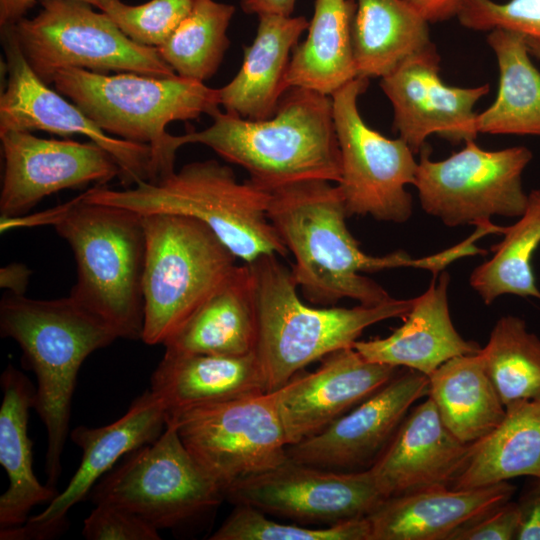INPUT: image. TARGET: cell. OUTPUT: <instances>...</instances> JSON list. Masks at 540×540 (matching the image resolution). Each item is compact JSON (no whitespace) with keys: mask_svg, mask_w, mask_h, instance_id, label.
Listing matches in <instances>:
<instances>
[{"mask_svg":"<svg viewBox=\"0 0 540 540\" xmlns=\"http://www.w3.org/2000/svg\"><path fill=\"white\" fill-rule=\"evenodd\" d=\"M503 234L493 256L472 272L470 285L487 305L507 294L540 299L531 265L540 245V190L528 194L524 213Z\"/></svg>","mask_w":540,"mask_h":540,"instance_id":"33","label":"cell"},{"mask_svg":"<svg viewBox=\"0 0 540 540\" xmlns=\"http://www.w3.org/2000/svg\"><path fill=\"white\" fill-rule=\"evenodd\" d=\"M225 499L298 524L332 525L367 517L386 497L369 468L337 471L288 458L273 469L235 482Z\"/></svg>","mask_w":540,"mask_h":540,"instance_id":"14","label":"cell"},{"mask_svg":"<svg viewBox=\"0 0 540 540\" xmlns=\"http://www.w3.org/2000/svg\"><path fill=\"white\" fill-rule=\"evenodd\" d=\"M31 270L22 263H10L0 269V287L14 295H25Z\"/></svg>","mask_w":540,"mask_h":540,"instance_id":"43","label":"cell"},{"mask_svg":"<svg viewBox=\"0 0 540 540\" xmlns=\"http://www.w3.org/2000/svg\"><path fill=\"white\" fill-rule=\"evenodd\" d=\"M367 517L356 518L323 528L284 524L271 520L264 512L237 504L210 537L212 540H370Z\"/></svg>","mask_w":540,"mask_h":540,"instance_id":"36","label":"cell"},{"mask_svg":"<svg viewBox=\"0 0 540 540\" xmlns=\"http://www.w3.org/2000/svg\"><path fill=\"white\" fill-rule=\"evenodd\" d=\"M180 439L223 490L288 459L271 392L182 410L167 418Z\"/></svg>","mask_w":540,"mask_h":540,"instance_id":"13","label":"cell"},{"mask_svg":"<svg viewBox=\"0 0 540 540\" xmlns=\"http://www.w3.org/2000/svg\"><path fill=\"white\" fill-rule=\"evenodd\" d=\"M487 43L497 58L499 87L493 104L476 114L477 132L540 136V71L530 59L527 37L494 29Z\"/></svg>","mask_w":540,"mask_h":540,"instance_id":"32","label":"cell"},{"mask_svg":"<svg viewBox=\"0 0 540 540\" xmlns=\"http://www.w3.org/2000/svg\"><path fill=\"white\" fill-rule=\"evenodd\" d=\"M450 277L436 275L428 289L414 298L404 323L385 338L356 341L353 347L367 360L396 368L405 367L429 376L447 360L478 353L481 347L455 329L449 311Z\"/></svg>","mask_w":540,"mask_h":540,"instance_id":"23","label":"cell"},{"mask_svg":"<svg viewBox=\"0 0 540 540\" xmlns=\"http://www.w3.org/2000/svg\"><path fill=\"white\" fill-rule=\"evenodd\" d=\"M51 84L106 133L150 145L156 180L175 171L177 150L166 126L173 121L197 119L202 114L212 116L220 106L218 89L178 75H108L65 68L54 73Z\"/></svg>","mask_w":540,"mask_h":540,"instance_id":"7","label":"cell"},{"mask_svg":"<svg viewBox=\"0 0 540 540\" xmlns=\"http://www.w3.org/2000/svg\"><path fill=\"white\" fill-rule=\"evenodd\" d=\"M167 418L188 408L267 392L254 353L242 356L165 351L151 376V389Z\"/></svg>","mask_w":540,"mask_h":540,"instance_id":"25","label":"cell"},{"mask_svg":"<svg viewBox=\"0 0 540 540\" xmlns=\"http://www.w3.org/2000/svg\"><path fill=\"white\" fill-rule=\"evenodd\" d=\"M8 80L0 96V132L45 131L82 135L106 150L121 168L124 188L157 178L150 145L102 130L74 103L51 89L30 68L9 28H1Z\"/></svg>","mask_w":540,"mask_h":540,"instance_id":"15","label":"cell"},{"mask_svg":"<svg viewBox=\"0 0 540 540\" xmlns=\"http://www.w3.org/2000/svg\"><path fill=\"white\" fill-rule=\"evenodd\" d=\"M257 333L253 276L245 263L163 346L171 353L242 356L255 352Z\"/></svg>","mask_w":540,"mask_h":540,"instance_id":"26","label":"cell"},{"mask_svg":"<svg viewBox=\"0 0 540 540\" xmlns=\"http://www.w3.org/2000/svg\"><path fill=\"white\" fill-rule=\"evenodd\" d=\"M270 193L268 218L292 253V276L312 304L332 306L349 298L378 305L392 297L363 272L414 266L438 274L446 266L442 253L413 260L401 251L385 256L363 252L347 228L341 192L330 181L303 180Z\"/></svg>","mask_w":540,"mask_h":540,"instance_id":"1","label":"cell"},{"mask_svg":"<svg viewBox=\"0 0 540 540\" xmlns=\"http://www.w3.org/2000/svg\"><path fill=\"white\" fill-rule=\"evenodd\" d=\"M258 19L256 36L244 47L240 70L218 89L225 112L249 120H264L275 114L289 89L286 75L290 53L309 26L304 16L260 14Z\"/></svg>","mask_w":540,"mask_h":540,"instance_id":"24","label":"cell"},{"mask_svg":"<svg viewBox=\"0 0 540 540\" xmlns=\"http://www.w3.org/2000/svg\"><path fill=\"white\" fill-rule=\"evenodd\" d=\"M235 8L214 0H193L189 14L158 49L183 78L203 82L215 75L230 45L227 29Z\"/></svg>","mask_w":540,"mask_h":540,"instance_id":"34","label":"cell"},{"mask_svg":"<svg viewBox=\"0 0 540 540\" xmlns=\"http://www.w3.org/2000/svg\"><path fill=\"white\" fill-rule=\"evenodd\" d=\"M471 444L447 428L428 397L410 409L369 469L386 498L450 487L468 458Z\"/></svg>","mask_w":540,"mask_h":540,"instance_id":"21","label":"cell"},{"mask_svg":"<svg viewBox=\"0 0 540 540\" xmlns=\"http://www.w3.org/2000/svg\"><path fill=\"white\" fill-rule=\"evenodd\" d=\"M33 18L8 26L32 71L50 85L54 73L80 68L97 73L177 74L157 48L129 39L103 12L79 0H40ZM5 28V27H4Z\"/></svg>","mask_w":540,"mask_h":540,"instance_id":"9","label":"cell"},{"mask_svg":"<svg viewBox=\"0 0 540 540\" xmlns=\"http://www.w3.org/2000/svg\"><path fill=\"white\" fill-rule=\"evenodd\" d=\"M270 196L249 179L239 182L230 166L214 159L188 163L158 180L122 190L95 185L82 194L87 202L140 215L174 213L196 218L247 264L261 256L289 253L268 218Z\"/></svg>","mask_w":540,"mask_h":540,"instance_id":"5","label":"cell"},{"mask_svg":"<svg viewBox=\"0 0 540 540\" xmlns=\"http://www.w3.org/2000/svg\"><path fill=\"white\" fill-rule=\"evenodd\" d=\"M517 504L520 521L515 539L540 540V480L535 479Z\"/></svg>","mask_w":540,"mask_h":540,"instance_id":"41","label":"cell"},{"mask_svg":"<svg viewBox=\"0 0 540 540\" xmlns=\"http://www.w3.org/2000/svg\"><path fill=\"white\" fill-rule=\"evenodd\" d=\"M0 334L17 342L26 369L36 375L34 409L47 431V485L55 488L79 369L118 336L70 296L40 300L11 293L0 301Z\"/></svg>","mask_w":540,"mask_h":540,"instance_id":"3","label":"cell"},{"mask_svg":"<svg viewBox=\"0 0 540 540\" xmlns=\"http://www.w3.org/2000/svg\"><path fill=\"white\" fill-rule=\"evenodd\" d=\"M193 0H151L131 6L121 0H99L97 8L135 43L159 48L189 14Z\"/></svg>","mask_w":540,"mask_h":540,"instance_id":"37","label":"cell"},{"mask_svg":"<svg viewBox=\"0 0 540 540\" xmlns=\"http://www.w3.org/2000/svg\"><path fill=\"white\" fill-rule=\"evenodd\" d=\"M480 354L505 408L540 398V339L522 318L501 317Z\"/></svg>","mask_w":540,"mask_h":540,"instance_id":"35","label":"cell"},{"mask_svg":"<svg viewBox=\"0 0 540 540\" xmlns=\"http://www.w3.org/2000/svg\"><path fill=\"white\" fill-rule=\"evenodd\" d=\"M355 0H315L306 39L290 59L286 83L331 96L357 77L352 27Z\"/></svg>","mask_w":540,"mask_h":540,"instance_id":"28","label":"cell"},{"mask_svg":"<svg viewBox=\"0 0 540 540\" xmlns=\"http://www.w3.org/2000/svg\"><path fill=\"white\" fill-rule=\"evenodd\" d=\"M36 0H0V26H11L22 19ZM97 7L99 0H79Z\"/></svg>","mask_w":540,"mask_h":540,"instance_id":"45","label":"cell"},{"mask_svg":"<svg viewBox=\"0 0 540 540\" xmlns=\"http://www.w3.org/2000/svg\"><path fill=\"white\" fill-rule=\"evenodd\" d=\"M141 216L146 237L141 340L163 345L228 279L237 258L196 218Z\"/></svg>","mask_w":540,"mask_h":540,"instance_id":"8","label":"cell"},{"mask_svg":"<svg viewBox=\"0 0 540 540\" xmlns=\"http://www.w3.org/2000/svg\"><path fill=\"white\" fill-rule=\"evenodd\" d=\"M421 149L414 186L422 209L445 225H480L492 216L520 217L528 195L522 174L532 159L524 146L488 151L467 140L460 151L433 161Z\"/></svg>","mask_w":540,"mask_h":540,"instance_id":"11","label":"cell"},{"mask_svg":"<svg viewBox=\"0 0 540 540\" xmlns=\"http://www.w3.org/2000/svg\"><path fill=\"white\" fill-rule=\"evenodd\" d=\"M4 171L3 219L20 218L45 197L121 176L115 159L98 144L40 138L28 131L0 132Z\"/></svg>","mask_w":540,"mask_h":540,"instance_id":"16","label":"cell"},{"mask_svg":"<svg viewBox=\"0 0 540 540\" xmlns=\"http://www.w3.org/2000/svg\"><path fill=\"white\" fill-rule=\"evenodd\" d=\"M428 23H437L457 17L464 0H404Z\"/></svg>","mask_w":540,"mask_h":540,"instance_id":"42","label":"cell"},{"mask_svg":"<svg viewBox=\"0 0 540 540\" xmlns=\"http://www.w3.org/2000/svg\"><path fill=\"white\" fill-rule=\"evenodd\" d=\"M88 540H160L159 530L139 516L115 505L97 504L84 520Z\"/></svg>","mask_w":540,"mask_h":540,"instance_id":"39","label":"cell"},{"mask_svg":"<svg viewBox=\"0 0 540 540\" xmlns=\"http://www.w3.org/2000/svg\"><path fill=\"white\" fill-rule=\"evenodd\" d=\"M457 18L471 30L506 29L540 41V0H464Z\"/></svg>","mask_w":540,"mask_h":540,"instance_id":"38","label":"cell"},{"mask_svg":"<svg viewBox=\"0 0 540 540\" xmlns=\"http://www.w3.org/2000/svg\"><path fill=\"white\" fill-rule=\"evenodd\" d=\"M427 396L447 428L468 444L490 434L506 415L480 351L440 365L428 376Z\"/></svg>","mask_w":540,"mask_h":540,"instance_id":"30","label":"cell"},{"mask_svg":"<svg viewBox=\"0 0 540 540\" xmlns=\"http://www.w3.org/2000/svg\"><path fill=\"white\" fill-rule=\"evenodd\" d=\"M527 45L531 56L540 59V41L527 37Z\"/></svg>","mask_w":540,"mask_h":540,"instance_id":"46","label":"cell"},{"mask_svg":"<svg viewBox=\"0 0 540 540\" xmlns=\"http://www.w3.org/2000/svg\"><path fill=\"white\" fill-rule=\"evenodd\" d=\"M97 505L123 508L158 530H176L214 511L225 499L187 450L172 423L154 442L130 453L90 493Z\"/></svg>","mask_w":540,"mask_h":540,"instance_id":"10","label":"cell"},{"mask_svg":"<svg viewBox=\"0 0 540 540\" xmlns=\"http://www.w3.org/2000/svg\"><path fill=\"white\" fill-rule=\"evenodd\" d=\"M428 376L407 369L339 417L320 433L287 446V457L302 464L337 471L369 468L413 404L427 396Z\"/></svg>","mask_w":540,"mask_h":540,"instance_id":"19","label":"cell"},{"mask_svg":"<svg viewBox=\"0 0 540 540\" xmlns=\"http://www.w3.org/2000/svg\"><path fill=\"white\" fill-rule=\"evenodd\" d=\"M250 266L257 311L255 354L267 392H273L304 368L354 343L369 326L391 318H404L414 299L378 305L312 307L297 292L291 269L277 255L261 256Z\"/></svg>","mask_w":540,"mask_h":540,"instance_id":"6","label":"cell"},{"mask_svg":"<svg viewBox=\"0 0 540 540\" xmlns=\"http://www.w3.org/2000/svg\"><path fill=\"white\" fill-rule=\"evenodd\" d=\"M519 521L517 502L508 501L462 526L449 540H512Z\"/></svg>","mask_w":540,"mask_h":540,"instance_id":"40","label":"cell"},{"mask_svg":"<svg viewBox=\"0 0 540 540\" xmlns=\"http://www.w3.org/2000/svg\"><path fill=\"white\" fill-rule=\"evenodd\" d=\"M508 481L465 489L432 487L386 498L367 518L370 540H449L462 526L510 501Z\"/></svg>","mask_w":540,"mask_h":540,"instance_id":"22","label":"cell"},{"mask_svg":"<svg viewBox=\"0 0 540 540\" xmlns=\"http://www.w3.org/2000/svg\"><path fill=\"white\" fill-rule=\"evenodd\" d=\"M352 27L357 77H384L427 48L428 22L404 0H357Z\"/></svg>","mask_w":540,"mask_h":540,"instance_id":"31","label":"cell"},{"mask_svg":"<svg viewBox=\"0 0 540 540\" xmlns=\"http://www.w3.org/2000/svg\"><path fill=\"white\" fill-rule=\"evenodd\" d=\"M439 72L440 56L431 44L406 58L380 81L393 106L394 129L414 153L421 151L433 134L452 143L475 140L478 134L473 109L488 94L489 84L449 86Z\"/></svg>","mask_w":540,"mask_h":540,"instance_id":"18","label":"cell"},{"mask_svg":"<svg viewBox=\"0 0 540 540\" xmlns=\"http://www.w3.org/2000/svg\"><path fill=\"white\" fill-rule=\"evenodd\" d=\"M296 0H241L242 10L247 14H277L291 16Z\"/></svg>","mask_w":540,"mask_h":540,"instance_id":"44","label":"cell"},{"mask_svg":"<svg viewBox=\"0 0 540 540\" xmlns=\"http://www.w3.org/2000/svg\"><path fill=\"white\" fill-rule=\"evenodd\" d=\"M70 245L77 280L70 297L106 322L118 338L141 340L146 237L134 211L87 202L82 195L44 214Z\"/></svg>","mask_w":540,"mask_h":540,"instance_id":"4","label":"cell"},{"mask_svg":"<svg viewBox=\"0 0 540 540\" xmlns=\"http://www.w3.org/2000/svg\"><path fill=\"white\" fill-rule=\"evenodd\" d=\"M211 117L208 128L173 136L174 147L203 144L244 168L252 183L269 192L309 179L340 181L341 156L329 95L290 87L268 119H244L220 109Z\"/></svg>","mask_w":540,"mask_h":540,"instance_id":"2","label":"cell"},{"mask_svg":"<svg viewBox=\"0 0 540 540\" xmlns=\"http://www.w3.org/2000/svg\"><path fill=\"white\" fill-rule=\"evenodd\" d=\"M397 373L398 368L371 362L354 347L326 355L313 372L301 370L271 392L287 445L320 433Z\"/></svg>","mask_w":540,"mask_h":540,"instance_id":"20","label":"cell"},{"mask_svg":"<svg viewBox=\"0 0 540 540\" xmlns=\"http://www.w3.org/2000/svg\"><path fill=\"white\" fill-rule=\"evenodd\" d=\"M518 476L540 480V398L506 407L499 426L471 444L468 458L450 487H481Z\"/></svg>","mask_w":540,"mask_h":540,"instance_id":"29","label":"cell"},{"mask_svg":"<svg viewBox=\"0 0 540 540\" xmlns=\"http://www.w3.org/2000/svg\"><path fill=\"white\" fill-rule=\"evenodd\" d=\"M368 83V78L356 77L331 95L341 156V178L336 184L348 217L369 215L404 223L412 214L406 186L414 184L418 163L401 138H387L363 120L358 98Z\"/></svg>","mask_w":540,"mask_h":540,"instance_id":"12","label":"cell"},{"mask_svg":"<svg viewBox=\"0 0 540 540\" xmlns=\"http://www.w3.org/2000/svg\"><path fill=\"white\" fill-rule=\"evenodd\" d=\"M0 464L7 472L9 487L0 497V528L24 524L33 507L50 503L56 489L42 485L32 469V441L28 436L29 411L34 408L31 381L12 365L0 378Z\"/></svg>","mask_w":540,"mask_h":540,"instance_id":"27","label":"cell"},{"mask_svg":"<svg viewBox=\"0 0 540 540\" xmlns=\"http://www.w3.org/2000/svg\"><path fill=\"white\" fill-rule=\"evenodd\" d=\"M166 409L151 390L137 397L115 422L89 428L78 426L71 440L82 450L78 469L66 488L48 506L16 527L0 530L2 540L48 539L68 527L67 512L89 495L95 482L128 453L154 442L165 430Z\"/></svg>","mask_w":540,"mask_h":540,"instance_id":"17","label":"cell"}]
</instances>
